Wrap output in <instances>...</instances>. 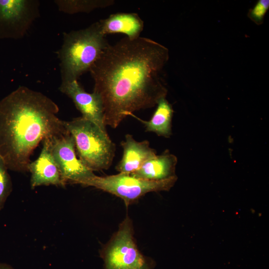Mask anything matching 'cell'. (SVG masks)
<instances>
[{
    "label": "cell",
    "instance_id": "cell-3",
    "mask_svg": "<svg viewBox=\"0 0 269 269\" xmlns=\"http://www.w3.org/2000/svg\"><path fill=\"white\" fill-rule=\"evenodd\" d=\"M109 45L99 21L84 29L64 33L58 52L61 83L78 80L89 71Z\"/></svg>",
    "mask_w": 269,
    "mask_h": 269
},
{
    "label": "cell",
    "instance_id": "cell-16",
    "mask_svg": "<svg viewBox=\"0 0 269 269\" xmlns=\"http://www.w3.org/2000/svg\"><path fill=\"white\" fill-rule=\"evenodd\" d=\"M6 164L0 156V210L3 208L12 189V182Z\"/></svg>",
    "mask_w": 269,
    "mask_h": 269
},
{
    "label": "cell",
    "instance_id": "cell-5",
    "mask_svg": "<svg viewBox=\"0 0 269 269\" xmlns=\"http://www.w3.org/2000/svg\"><path fill=\"white\" fill-rule=\"evenodd\" d=\"M132 223L127 217L118 231L101 251L103 269H153L154 262L138 250L134 238Z\"/></svg>",
    "mask_w": 269,
    "mask_h": 269
},
{
    "label": "cell",
    "instance_id": "cell-4",
    "mask_svg": "<svg viewBox=\"0 0 269 269\" xmlns=\"http://www.w3.org/2000/svg\"><path fill=\"white\" fill-rule=\"evenodd\" d=\"M74 138L79 159L91 171L108 169L115 154L116 146L106 131L82 117L64 121Z\"/></svg>",
    "mask_w": 269,
    "mask_h": 269
},
{
    "label": "cell",
    "instance_id": "cell-12",
    "mask_svg": "<svg viewBox=\"0 0 269 269\" xmlns=\"http://www.w3.org/2000/svg\"><path fill=\"white\" fill-rule=\"evenodd\" d=\"M177 163V157L166 150L162 154L146 161L138 170L131 174L148 180H164L176 176Z\"/></svg>",
    "mask_w": 269,
    "mask_h": 269
},
{
    "label": "cell",
    "instance_id": "cell-6",
    "mask_svg": "<svg viewBox=\"0 0 269 269\" xmlns=\"http://www.w3.org/2000/svg\"><path fill=\"white\" fill-rule=\"evenodd\" d=\"M177 180L176 176L159 181L145 180L131 174L119 173L106 176L96 175L81 185L92 186L121 198L126 206L151 192L168 191Z\"/></svg>",
    "mask_w": 269,
    "mask_h": 269
},
{
    "label": "cell",
    "instance_id": "cell-13",
    "mask_svg": "<svg viewBox=\"0 0 269 269\" xmlns=\"http://www.w3.org/2000/svg\"><path fill=\"white\" fill-rule=\"evenodd\" d=\"M104 35L121 33L130 39L139 37L143 28V21L135 13L120 12L99 20Z\"/></svg>",
    "mask_w": 269,
    "mask_h": 269
},
{
    "label": "cell",
    "instance_id": "cell-17",
    "mask_svg": "<svg viewBox=\"0 0 269 269\" xmlns=\"http://www.w3.org/2000/svg\"><path fill=\"white\" fill-rule=\"evenodd\" d=\"M269 8V0H259L254 7L249 10L248 16L257 25H261L264 22V16Z\"/></svg>",
    "mask_w": 269,
    "mask_h": 269
},
{
    "label": "cell",
    "instance_id": "cell-15",
    "mask_svg": "<svg viewBox=\"0 0 269 269\" xmlns=\"http://www.w3.org/2000/svg\"><path fill=\"white\" fill-rule=\"evenodd\" d=\"M113 0H56L54 3L58 10L67 14L89 13L97 8L113 5Z\"/></svg>",
    "mask_w": 269,
    "mask_h": 269
},
{
    "label": "cell",
    "instance_id": "cell-8",
    "mask_svg": "<svg viewBox=\"0 0 269 269\" xmlns=\"http://www.w3.org/2000/svg\"><path fill=\"white\" fill-rule=\"evenodd\" d=\"M49 139L51 154L66 183L82 184L95 175L77 157L74 139L69 132Z\"/></svg>",
    "mask_w": 269,
    "mask_h": 269
},
{
    "label": "cell",
    "instance_id": "cell-10",
    "mask_svg": "<svg viewBox=\"0 0 269 269\" xmlns=\"http://www.w3.org/2000/svg\"><path fill=\"white\" fill-rule=\"evenodd\" d=\"M49 138L43 140V146L39 156L28 164L32 189L41 185L64 187L66 184L51 154Z\"/></svg>",
    "mask_w": 269,
    "mask_h": 269
},
{
    "label": "cell",
    "instance_id": "cell-7",
    "mask_svg": "<svg viewBox=\"0 0 269 269\" xmlns=\"http://www.w3.org/2000/svg\"><path fill=\"white\" fill-rule=\"evenodd\" d=\"M37 0H0V39H19L39 15Z\"/></svg>",
    "mask_w": 269,
    "mask_h": 269
},
{
    "label": "cell",
    "instance_id": "cell-1",
    "mask_svg": "<svg viewBox=\"0 0 269 269\" xmlns=\"http://www.w3.org/2000/svg\"><path fill=\"white\" fill-rule=\"evenodd\" d=\"M168 59L166 47L146 37H126L109 45L89 71L105 126L115 129L133 112L152 108L166 98L160 73Z\"/></svg>",
    "mask_w": 269,
    "mask_h": 269
},
{
    "label": "cell",
    "instance_id": "cell-2",
    "mask_svg": "<svg viewBox=\"0 0 269 269\" xmlns=\"http://www.w3.org/2000/svg\"><path fill=\"white\" fill-rule=\"evenodd\" d=\"M58 105L43 94L19 86L0 101V156L8 170L28 171L41 141L68 133Z\"/></svg>",
    "mask_w": 269,
    "mask_h": 269
},
{
    "label": "cell",
    "instance_id": "cell-14",
    "mask_svg": "<svg viewBox=\"0 0 269 269\" xmlns=\"http://www.w3.org/2000/svg\"><path fill=\"white\" fill-rule=\"evenodd\" d=\"M173 110L172 105L166 99H161L157 104V108L149 121H144L132 116L141 122L145 126L146 132H153L157 135L169 138L172 135V119Z\"/></svg>",
    "mask_w": 269,
    "mask_h": 269
},
{
    "label": "cell",
    "instance_id": "cell-9",
    "mask_svg": "<svg viewBox=\"0 0 269 269\" xmlns=\"http://www.w3.org/2000/svg\"><path fill=\"white\" fill-rule=\"evenodd\" d=\"M63 94L73 102L82 117L106 131L104 121L102 104L100 98L95 93L86 92L78 82V80L61 83L59 88Z\"/></svg>",
    "mask_w": 269,
    "mask_h": 269
},
{
    "label": "cell",
    "instance_id": "cell-11",
    "mask_svg": "<svg viewBox=\"0 0 269 269\" xmlns=\"http://www.w3.org/2000/svg\"><path fill=\"white\" fill-rule=\"evenodd\" d=\"M121 144L123 155L116 166L119 173L132 174L157 155L155 150L150 147L148 140L137 141L130 134L126 135L125 140Z\"/></svg>",
    "mask_w": 269,
    "mask_h": 269
},
{
    "label": "cell",
    "instance_id": "cell-18",
    "mask_svg": "<svg viewBox=\"0 0 269 269\" xmlns=\"http://www.w3.org/2000/svg\"><path fill=\"white\" fill-rule=\"evenodd\" d=\"M0 269H14L10 266L4 264L0 263Z\"/></svg>",
    "mask_w": 269,
    "mask_h": 269
}]
</instances>
